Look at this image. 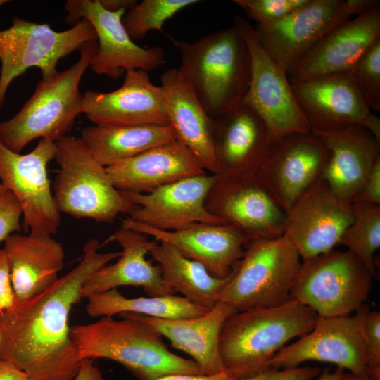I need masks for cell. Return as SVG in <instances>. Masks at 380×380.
Segmentation results:
<instances>
[{
    "mask_svg": "<svg viewBox=\"0 0 380 380\" xmlns=\"http://www.w3.org/2000/svg\"><path fill=\"white\" fill-rule=\"evenodd\" d=\"M89 239L77 266L49 289L0 311V361L10 362L30 380H72L81 362L70 334V310L92 273L119 258L120 252L100 253Z\"/></svg>",
    "mask_w": 380,
    "mask_h": 380,
    "instance_id": "1",
    "label": "cell"
},
{
    "mask_svg": "<svg viewBox=\"0 0 380 380\" xmlns=\"http://www.w3.org/2000/svg\"><path fill=\"white\" fill-rule=\"evenodd\" d=\"M172 42L181 54L178 70L213 120L243 103L251 79V59L234 25L195 42Z\"/></svg>",
    "mask_w": 380,
    "mask_h": 380,
    "instance_id": "2",
    "label": "cell"
},
{
    "mask_svg": "<svg viewBox=\"0 0 380 380\" xmlns=\"http://www.w3.org/2000/svg\"><path fill=\"white\" fill-rule=\"evenodd\" d=\"M101 317L98 321L70 327L82 359L115 361L139 380H156L171 374H203L192 360L170 351L153 327L129 313Z\"/></svg>",
    "mask_w": 380,
    "mask_h": 380,
    "instance_id": "3",
    "label": "cell"
},
{
    "mask_svg": "<svg viewBox=\"0 0 380 380\" xmlns=\"http://www.w3.org/2000/svg\"><path fill=\"white\" fill-rule=\"evenodd\" d=\"M318 317L291 299L272 308L236 312L225 321L220 336L226 371L240 380L268 370L271 359L290 340L310 332Z\"/></svg>",
    "mask_w": 380,
    "mask_h": 380,
    "instance_id": "4",
    "label": "cell"
},
{
    "mask_svg": "<svg viewBox=\"0 0 380 380\" xmlns=\"http://www.w3.org/2000/svg\"><path fill=\"white\" fill-rule=\"evenodd\" d=\"M96 51V40L87 42L71 67L38 82L19 111L11 119L0 122V141L4 146L20 153L36 139L56 142L68 135L78 115L82 113L79 86Z\"/></svg>",
    "mask_w": 380,
    "mask_h": 380,
    "instance_id": "5",
    "label": "cell"
},
{
    "mask_svg": "<svg viewBox=\"0 0 380 380\" xmlns=\"http://www.w3.org/2000/svg\"><path fill=\"white\" fill-rule=\"evenodd\" d=\"M54 159L60 169L53 183L58 212L75 218L112 223L134 205L111 182L106 167L91 154L80 137L67 135L56 142Z\"/></svg>",
    "mask_w": 380,
    "mask_h": 380,
    "instance_id": "6",
    "label": "cell"
},
{
    "mask_svg": "<svg viewBox=\"0 0 380 380\" xmlns=\"http://www.w3.org/2000/svg\"><path fill=\"white\" fill-rule=\"evenodd\" d=\"M301 264L299 253L284 235L248 242L219 300L238 312L284 304L290 300Z\"/></svg>",
    "mask_w": 380,
    "mask_h": 380,
    "instance_id": "7",
    "label": "cell"
},
{
    "mask_svg": "<svg viewBox=\"0 0 380 380\" xmlns=\"http://www.w3.org/2000/svg\"><path fill=\"white\" fill-rule=\"evenodd\" d=\"M373 276L350 251L331 250L302 260L290 299L319 317L351 315L365 304Z\"/></svg>",
    "mask_w": 380,
    "mask_h": 380,
    "instance_id": "8",
    "label": "cell"
},
{
    "mask_svg": "<svg viewBox=\"0 0 380 380\" xmlns=\"http://www.w3.org/2000/svg\"><path fill=\"white\" fill-rule=\"evenodd\" d=\"M94 40L95 31L85 19L56 31L47 23L13 18L11 27L0 30V108L11 83L27 69L38 68L42 79L49 78L58 72L61 58Z\"/></svg>",
    "mask_w": 380,
    "mask_h": 380,
    "instance_id": "9",
    "label": "cell"
},
{
    "mask_svg": "<svg viewBox=\"0 0 380 380\" xmlns=\"http://www.w3.org/2000/svg\"><path fill=\"white\" fill-rule=\"evenodd\" d=\"M56 148V142L42 139L32 151L20 154L0 141L1 184L15 196L22 210V229L30 234L52 236L61 225L47 171Z\"/></svg>",
    "mask_w": 380,
    "mask_h": 380,
    "instance_id": "10",
    "label": "cell"
},
{
    "mask_svg": "<svg viewBox=\"0 0 380 380\" xmlns=\"http://www.w3.org/2000/svg\"><path fill=\"white\" fill-rule=\"evenodd\" d=\"M234 25L245 39L251 59V79L243 103L262 118L274 140L293 132H310L286 72L265 50L245 18L235 15Z\"/></svg>",
    "mask_w": 380,
    "mask_h": 380,
    "instance_id": "11",
    "label": "cell"
},
{
    "mask_svg": "<svg viewBox=\"0 0 380 380\" xmlns=\"http://www.w3.org/2000/svg\"><path fill=\"white\" fill-rule=\"evenodd\" d=\"M205 204L212 215L237 229L248 243L284 234L286 213L256 174L215 175Z\"/></svg>",
    "mask_w": 380,
    "mask_h": 380,
    "instance_id": "12",
    "label": "cell"
},
{
    "mask_svg": "<svg viewBox=\"0 0 380 380\" xmlns=\"http://www.w3.org/2000/svg\"><path fill=\"white\" fill-rule=\"evenodd\" d=\"M369 308L364 304L354 315L318 317L313 329L283 347L270 361L269 369L298 367L306 361L333 363L350 373L368 376L364 328Z\"/></svg>",
    "mask_w": 380,
    "mask_h": 380,
    "instance_id": "13",
    "label": "cell"
},
{
    "mask_svg": "<svg viewBox=\"0 0 380 380\" xmlns=\"http://www.w3.org/2000/svg\"><path fill=\"white\" fill-rule=\"evenodd\" d=\"M291 87L310 131L358 125L380 141V119L372 113L349 71L317 76Z\"/></svg>",
    "mask_w": 380,
    "mask_h": 380,
    "instance_id": "14",
    "label": "cell"
},
{
    "mask_svg": "<svg viewBox=\"0 0 380 380\" xmlns=\"http://www.w3.org/2000/svg\"><path fill=\"white\" fill-rule=\"evenodd\" d=\"M65 10V23L73 26L85 19L95 31L97 51L90 68L96 74L117 80L127 71L148 72L165 63L162 47L144 48L130 38L122 23L125 11H108L98 0H68Z\"/></svg>",
    "mask_w": 380,
    "mask_h": 380,
    "instance_id": "15",
    "label": "cell"
},
{
    "mask_svg": "<svg viewBox=\"0 0 380 380\" xmlns=\"http://www.w3.org/2000/svg\"><path fill=\"white\" fill-rule=\"evenodd\" d=\"M329 150L312 132H293L274 139L256 175L286 213L322 175Z\"/></svg>",
    "mask_w": 380,
    "mask_h": 380,
    "instance_id": "16",
    "label": "cell"
},
{
    "mask_svg": "<svg viewBox=\"0 0 380 380\" xmlns=\"http://www.w3.org/2000/svg\"><path fill=\"white\" fill-rule=\"evenodd\" d=\"M354 218L353 205L336 197L320 177L286 213L284 234L302 260L326 253Z\"/></svg>",
    "mask_w": 380,
    "mask_h": 380,
    "instance_id": "17",
    "label": "cell"
},
{
    "mask_svg": "<svg viewBox=\"0 0 380 380\" xmlns=\"http://www.w3.org/2000/svg\"><path fill=\"white\" fill-rule=\"evenodd\" d=\"M215 175H200L160 186L148 194L120 191L134 205V221L163 231H176L196 223L227 224L205 207Z\"/></svg>",
    "mask_w": 380,
    "mask_h": 380,
    "instance_id": "18",
    "label": "cell"
},
{
    "mask_svg": "<svg viewBox=\"0 0 380 380\" xmlns=\"http://www.w3.org/2000/svg\"><path fill=\"white\" fill-rule=\"evenodd\" d=\"M352 16L344 0H309L284 18L254 28L265 50L287 72L322 37Z\"/></svg>",
    "mask_w": 380,
    "mask_h": 380,
    "instance_id": "19",
    "label": "cell"
},
{
    "mask_svg": "<svg viewBox=\"0 0 380 380\" xmlns=\"http://www.w3.org/2000/svg\"><path fill=\"white\" fill-rule=\"evenodd\" d=\"M82 113L96 125H170L163 91L155 85L148 72H125L122 84L110 92L86 91Z\"/></svg>",
    "mask_w": 380,
    "mask_h": 380,
    "instance_id": "20",
    "label": "cell"
},
{
    "mask_svg": "<svg viewBox=\"0 0 380 380\" xmlns=\"http://www.w3.org/2000/svg\"><path fill=\"white\" fill-rule=\"evenodd\" d=\"M380 37V8L339 24L286 72L290 84L317 76L348 72Z\"/></svg>",
    "mask_w": 380,
    "mask_h": 380,
    "instance_id": "21",
    "label": "cell"
},
{
    "mask_svg": "<svg viewBox=\"0 0 380 380\" xmlns=\"http://www.w3.org/2000/svg\"><path fill=\"white\" fill-rule=\"evenodd\" d=\"M121 227L173 245L184 256L201 263L211 274L221 279L230 274L248 243L229 224L196 223L180 230L163 231L127 217L121 220Z\"/></svg>",
    "mask_w": 380,
    "mask_h": 380,
    "instance_id": "22",
    "label": "cell"
},
{
    "mask_svg": "<svg viewBox=\"0 0 380 380\" xmlns=\"http://www.w3.org/2000/svg\"><path fill=\"white\" fill-rule=\"evenodd\" d=\"M219 176L255 174L274 141L262 118L242 103L213 120Z\"/></svg>",
    "mask_w": 380,
    "mask_h": 380,
    "instance_id": "23",
    "label": "cell"
},
{
    "mask_svg": "<svg viewBox=\"0 0 380 380\" xmlns=\"http://www.w3.org/2000/svg\"><path fill=\"white\" fill-rule=\"evenodd\" d=\"M311 132L320 138L330 153L322 178L336 197L352 204L380 157V141L358 125Z\"/></svg>",
    "mask_w": 380,
    "mask_h": 380,
    "instance_id": "24",
    "label": "cell"
},
{
    "mask_svg": "<svg viewBox=\"0 0 380 380\" xmlns=\"http://www.w3.org/2000/svg\"><path fill=\"white\" fill-rule=\"evenodd\" d=\"M117 242L122 248L118 260L92 273L84 281L81 298L103 293L119 286L141 287L148 296L175 294L164 281L158 265H153L146 257L157 244L141 232L120 228L113 232L104 243Z\"/></svg>",
    "mask_w": 380,
    "mask_h": 380,
    "instance_id": "25",
    "label": "cell"
},
{
    "mask_svg": "<svg viewBox=\"0 0 380 380\" xmlns=\"http://www.w3.org/2000/svg\"><path fill=\"white\" fill-rule=\"evenodd\" d=\"M164 105L177 140L194 155L205 170L217 171L213 120L178 68L160 76Z\"/></svg>",
    "mask_w": 380,
    "mask_h": 380,
    "instance_id": "26",
    "label": "cell"
},
{
    "mask_svg": "<svg viewBox=\"0 0 380 380\" xmlns=\"http://www.w3.org/2000/svg\"><path fill=\"white\" fill-rule=\"evenodd\" d=\"M113 186L119 191L148 194L166 184L205 170L177 140L150 148L106 167Z\"/></svg>",
    "mask_w": 380,
    "mask_h": 380,
    "instance_id": "27",
    "label": "cell"
},
{
    "mask_svg": "<svg viewBox=\"0 0 380 380\" xmlns=\"http://www.w3.org/2000/svg\"><path fill=\"white\" fill-rule=\"evenodd\" d=\"M238 312L232 305L218 300L203 315L183 319H160L129 313L156 329L171 346L190 355L205 375L226 371L219 341L225 321Z\"/></svg>",
    "mask_w": 380,
    "mask_h": 380,
    "instance_id": "28",
    "label": "cell"
},
{
    "mask_svg": "<svg viewBox=\"0 0 380 380\" xmlns=\"http://www.w3.org/2000/svg\"><path fill=\"white\" fill-rule=\"evenodd\" d=\"M9 266L15 304L51 287L63 267L64 250L52 236L10 234L3 248Z\"/></svg>",
    "mask_w": 380,
    "mask_h": 380,
    "instance_id": "29",
    "label": "cell"
},
{
    "mask_svg": "<svg viewBox=\"0 0 380 380\" xmlns=\"http://www.w3.org/2000/svg\"><path fill=\"white\" fill-rule=\"evenodd\" d=\"M80 139L95 160L105 167L177 140L170 125H94L84 128Z\"/></svg>",
    "mask_w": 380,
    "mask_h": 380,
    "instance_id": "30",
    "label": "cell"
},
{
    "mask_svg": "<svg viewBox=\"0 0 380 380\" xmlns=\"http://www.w3.org/2000/svg\"><path fill=\"white\" fill-rule=\"evenodd\" d=\"M149 254L158 263L162 278L175 292L193 303L207 309L213 308L230 279L211 274L201 263L186 258L173 245L158 241Z\"/></svg>",
    "mask_w": 380,
    "mask_h": 380,
    "instance_id": "31",
    "label": "cell"
},
{
    "mask_svg": "<svg viewBox=\"0 0 380 380\" xmlns=\"http://www.w3.org/2000/svg\"><path fill=\"white\" fill-rule=\"evenodd\" d=\"M87 299L85 309L92 317L134 313L160 319H183L203 315L209 310L175 294L127 298L117 289L91 295Z\"/></svg>",
    "mask_w": 380,
    "mask_h": 380,
    "instance_id": "32",
    "label": "cell"
},
{
    "mask_svg": "<svg viewBox=\"0 0 380 380\" xmlns=\"http://www.w3.org/2000/svg\"><path fill=\"white\" fill-rule=\"evenodd\" d=\"M354 218L338 244L353 252L376 277L374 254L380 247V205L355 201Z\"/></svg>",
    "mask_w": 380,
    "mask_h": 380,
    "instance_id": "33",
    "label": "cell"
},
{
    "mask_svg": "<svg viewBox=\"0 0 380 380\" xmlns=\"http://www.w3.org/2000/svg\"><path fill=\"white\" fill-rule=\"evenodd\" d=\"M198 0H143L129 9L122 18L130 38L144 39L152 30L163 32L165 21Z\"/></svg>",
    "mask_w": 380,
    "mask_h": 380,
    "instance_id": "34",
    "label": "cell"
},
{
    "mask_svg": "<svg viewBox=\"0 0 380 380\" xmlns=\"http://www.w3.org/2000/svg\"><path fill=\"white\" fill-rule=\"evenodd\" d=\"M371 110H380V37L349 71Z\"/></svg>",
    "mask_w": 380,
    "mask_h": 380,
    "instance_id": "35",
    "label": "cell"
},
{
    "mask_svg": "<svg viewBox=\"0 0 380 380\" xmlns=\"http://www.w3.org/2000/svg\"><path fill=\"white\" fill-rule=\"evenodd\" d=\"M257 25L276 22L306 4L309 0H234Z\"/></svg>",
    "mask_w": 380,
    "mask_h": 380,
    "instance_id": "36",
    "label": "cell"
},
{
    "mask_svg": "<svg viewBox=\"0 0 380 380\" xmlns=\"http://www.w3.org/2000/svg\"><path fill=\"white\" fill-rule=\"evenodd\" d=\"M365 365L369 377L380 380V313L369 311L365 322Z\"/></svg>",
    "mask_w": 380,
    "mask_h": 380,
    "instance_id": "37",
    "label": "cell"
},
{
    "mask_svg": "<svg viewBox=\"0 0 380 380\" xmlns=\"http://www.w3.org/2000/svg\"><path fill=\"white\" fill-rule=\"evenodd\" d=\"M22 210L14 194L9 190L0 194V242L10 234L20 232Z\"/></svg>",
    "mask_w": 380,
    "mask_h": 380,
    "instance_id": "38",
    "label": "cell"
},
{
    "mask_svg": "<svg viewBox=\"0 0 380 380\" xmlns=\"http://www.w3.org/2000/svg\"><path fill=\"white\" fill-rule=\"evenodd\" d=\"M317 367H297L284 369H268L240 380H312L319 375Z\"/></svg>",
    "mask_w": 380,
    "mask_h": 380,
    "instance_id": "39",
    "label": "cell"
},
{
    "mask_svg": "<svg viewBox=\"0 0 380 380\" xmlns=\"http://www.w3.org/2000/svg\"><path fill=\"white\" fill-rule=\"evenodd\" d=\"M355 201L380 205V157L374 163Z\"/></svg>",
    "mask_w": 380,
    "mask_h": 380,
    "instance_id": "40",
    "label": "cell"
},
{
    "mask_svg": "<svg viewBox=\"0 0 380 380\" xmlns=\"http://www.w3.org/2000/svg\"><path fill=\"white\" fill-rule=\"evenodd\" d=\"M9 263L4 249L0 248V311L15 305Z\"/></svg>",
    "mask_w": 380,
    "mask_h": 380,
    "instance_id": "41",
    "label": "cell"
},
{
    "mask_svg": "<svg viewBox=\"0 0 380 380\" xmlns=\"http://www.w3.org/2000/svg\"><path fill=\"white\" fill-rule=\"evenodd\" d=\"M156 380H236L227 371L213 374H171Z\"/></svg>",
    "mask_w": 380,
    "mask_h": 380,
    "instance_id": "42",
    "label": "cell"
},
{
    "mask_svg": "<svg viewBox=\"0 0 380 380\" xmlns=\"http://www.w3.org/2000/svg\"><path fill=\"white\" fill-rule=\"evenodd\" d=\"M72 380H106L100 370L94 364V360H82L79 370Z\"/></svg>",
    "mask_w": 380,
    "mask_h": 380,
    "instance_id": "43",
    "label": "cell"
},
{
    "mask_svg": "<svg viewBox=\"0 0 380 380\" xmlns=\"http://www.w3.org/2000/svg\"><path fill=\"white\" fill-rule=\"evenodd\" d=\"M346 4L351 15L357 16L380 8L379 0H347Z\"/></svg>",
    "mask_w": 380,
    "mask_h": 380,
    "instance_id": "44",
    "label": "cell"
},
{
    "mask_svg": "<svg viewBox=\"0 0 380 380\" xmlns=\"http://www.w3.org/2000/svg\"><path fill=\"white\" fill-rule=\"evenodd\" d=\"M0 380H30V379L10 362L0 361Z\"/></svg>",
    "mask_w": 380,
    "mask_h": 380,
    "instance_id": "45",
    "label": "cell"
},
{
    "mask_svg": "<svg viewBox=\"0 0 380 380\" xmlns=\"http://www.w3.org/2000/svg\"><path fill=\"white\" fill-rule=\"evenodd\" d=\"M101 6L110 12L125 11L126 12L137 3L136 0H98Z\"/></svg>",
    "mask_w": 380,
    "mask_h": 380,
    "instance_id": "46",
    "label": "cell"
},
{
    "mask_svg": "<svg viewBox=\"0 0 380 380\" xmlns=\"http://www.w3.org/2000/svg\"><path fill=\"white\" fill-rule=\"evenodd\" d=\"M344 369L337 367L334 372H330L329 368H326L319 374L317 380H343Z\"/></svg>",
    "mask_w": 380,
    "mask_h": 380,
    "instance_id": "47",
    "label": "cell"
},
{
    "mask_svg": "<svg viewBox=\"0 0 380 380\" xmlns=\"http://www.w3.org/2000/svg\"><path fill=\"white\" fill-rule=\"evenodd\" d=\"M343 380H374L367 376H362L353 373L344 372L343 375Z\"/></svg>",
    "mask_w": 380,
    "mask_h": 380,
    "instance_id": "48",
    "label": "cell"
},
{
    "mask_svg": "<svg viewBox=\"0 0 380 380\" xmlns=\"http://www.w3.org/2000/svg\"><path fill=\"white\" fill-rule=\"evenodd\" d=\"M7 189H6V188L1 184H0V194L5 191Z\"/></svg>",
    "mask_w": 380,
    "mask_h": 380,
    "instance_id": "49",
    "label": "cell"
},
{
    "mask_svg": "<svg viewBox=\"0 0 380 380\" xmlns=\"http://www.w3.org/2000/svg\"><path fill=\"white\" fill-rule=\"evenodd\" d=\"M7 2H8L7 0H0V7L2 6L4 4H5Z\"/></svg>",
    "mask_w": 380,
    "mask_h": 380,
    "instance_id": "50",
    "label": "cell"
}]
</instances>
